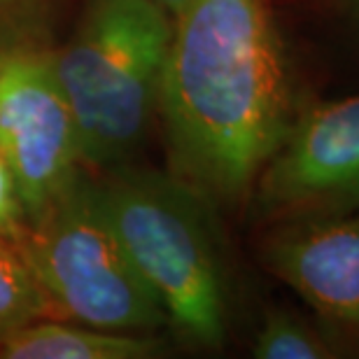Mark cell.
I'll use <instances>...</instances> for the list:
<instances>
[{
  "mask_svg": "<svg viewBox=\"0 0 359 359\" xmlns=\"http://www.w3.org/2000/svg\"><path fill=\"white\" fill-rule=\"evenodd\" d=\"M28 222L26 205L21 201L17 177H14L10 161L0 147V233L12 236V238H21Z\"/></svg>",
  "mask_w": 359,
  "mask_h": 359,
  "instance_id": "7c38bea8",
  "label": "cell"
},
{
  "mask_svg": "<svg viewBox=\"0 0 359 359\" xmlns=\"http://www.w3.org/2000/svg\"><path fill=\"white\" fill-rule=\"evenodd\" d=\"M28 264L63 320L159 334L168 315L100 210L89 168L19 238Z\"/></svg>",
  "mask_w": 359,
  "mask_h": 359,
  "instance_id": "277c9868",
  "label": "cell"
},
{
  "mask_svg": "<svg viewBox=\"0 0 359 359\" xmlns=\"http://www.w3.org/2000/svg\"><path fill=\"white\" fill-rule=\"evenodd\" d=\"M353 3H355V5H357V7H359V0H353Z\"/></svg>",
  "mask_w": 359,
  "mask_h": 359,
  "instance_id": "5bb4252c",
  "label": "cell"
},
{
  "mask_svg": "<svg viewBox=\"0 0 359 359\" xmlns=\"http://www.w3.org/2000/svg\"><path fill=\"white\" fill-rule=\"evenodd\" d=\"M70 0H0V52L52 49Z\"/></svg>",
  "mask_w": 359,
  "mask_h": 359,
  "instance_id": "30bf717a",
  "label": "cell"
},
{
  "mask_svg": "<svg viewBox=\"0 0 359 359\" xmlns=\"http://www.w3.org/2000/svg\"><path fill=\"white\" fill-rule=\"evenodd\" d=\"M250 201L271 219L359 210V96L294 112Z\"/></svg>",
  "mask_w": 359,
  "mask_h": 359,
  "instance_id": "8992f818",
  "label": "cell"
},
{
  "mask_svg": "<svg viewBox=\"0 0 359 359\" xmlns=\"http://www.w3.org/2000/svg\"><path fill=\"white\" fill-rule=\"evenodd\" d=\"M292 117L290 66L266 0H187L159 100L170 173L233 210L252 198Z\"/></svg>",
  "mask_w": 359,
  "mask_h": 359,
  "instance_id": "6da1fadb",
  "label": "cell"
},
{
  "mask_svg": "<svg viewBox=\"0 0 359 359\" xmlns=\"http://www.w3.org/2000/svg\"><path fill=\"white\" fill-rule=\"evenodd\" d=\"M154 3H159L163 10L170 14V17H175V14L180 12V7H182L187 0H154Z\"/></svg>",
  "mask_w": 359,
  "mask_h": 359,
  "instance_id": "4fadbf2b",
  "label": "cell"
},
{
  "mask_svg": "<svg viewBox=\"0 0 359 359\" xmlns=\"http://www.w3.org/2000/svg\"><path fill=\"white\" fill-rule=\"evenodd\" d=\"M170 35L173 17L154 0H89L73 33L49 49L87 168L128 163L159 124Z\"/></svg>",
  "mask_w": 359,
  "mask_h": 359,
  "instance_id": "3957f363",
  "label": "cell"
},
{
  "mask_svg": "<svg viewBox=\"0 0 359 359\" xmlns=\"http://www.w3.org/2000/svg\"><path fill=\"white\" fill-rule=\"evenodd\" d=\"M259 259L315 313L359 332V210L273 219Z\"/></svg>",
  "mask_w": 359,
  "mask_h": 359,
  "instance_id": "52a82bcc",
  "label": "cell"
},
{
  "mask_svg": "<svg viewBox=\"0 0 359 359\" xmlns=\"http://www.w3.org/2000/svg\"><path fill=\"white\" fill-rule=\"evenodd\" d=\"M59 318L19 241L0 233V339L35 320Z\"/></svg>",
  "mask_w": 359,
  "mask_h": 359,
  "instance_id": "9c48e42d",
  "label": "cell"
},
{
  "mask_svg": "<svg viewBox=\"0 0 359 359\" xmlns=\"http://www.w3.org/2000/svg\"><path fill=\"white\" fill-rule=\"evenodd\" d=\"M0 147L28 219L87 170L75 114L52 70L49 49L0 52Z\"/></svg>",
  "mask_w": 359,
  "mask_h": 359,
  "instance_id": "5b68a950",
  "label": "cell"
},
{
  "mask_svg": "<svg viewBox=\"0 0 359 359\" xmlns=\"http://www.w3.org/2000/svg\"><path fill=\"white\" fill-rule=\"evenodd\" d=\"M252 355L259 359H327L336 353L306 320L287 308H273L257 329Z\"/></svg>",
  "mask_w": 359,
  "mask_h": 359,
  "instance_id": "8fae6325",
  "label": "cell"
},
{
  "mask_svg": "<svg viewBox=\"0 0 359 359\" xmlns=\"http://www.w3.org/2000/svg\"><path fill=\"white\" fill-rule=\"evenodd\" d=\"M163 350L156 334L112 332L63 318L35 320L0 339V359H152Z\"/></svg>",
  "mask_w": 359,
  "mask_h": 359,
  "instance_id": "ba28073f",
  "label": "cell"
},
{
  "mask_svg": "<svg viewBox=\"0 0 359 359\" xmlns=\"http://www.w3.org/2000/svg\"><path fill=\"white\" fill-rule=\"evenodd\" d=\"M93 191L135 269L168 315V327L196 348L224 346L231 283L217 215L170 170L135 163L93 170Z\"/></svg>",
  "mask_w": 359,
  "mask_h": 359,
  "instance_id": "7a4b0ae2",
  "label": "cell"
}]
</instances>
